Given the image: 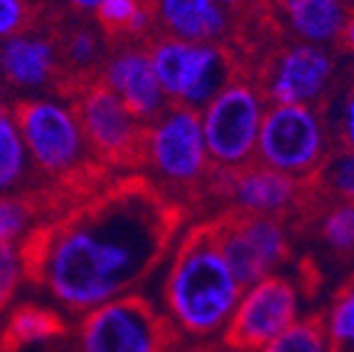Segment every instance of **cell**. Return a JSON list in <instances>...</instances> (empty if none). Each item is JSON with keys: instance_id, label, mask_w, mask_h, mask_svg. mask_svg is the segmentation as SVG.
<instances>
[{"instance_id": "6da1fadb", "label": "cell", "mask_w": 354, "mask_h": 352, "mask_svg": "<svg viewBox=\"0 0 354 352\" xmlns=\"http://www.w3.org/2000/svg\"><path fill=\"white\" fill-rule=\"evenodd\" d=\"M180 217L183 209L140 175L84 195L28 242L30 283L72 320L140 293L170 252Z\"/></svg>"}, {"instance_id": "7a4b0ae2", "label": "cell", "mask_w": 354, "mask_h": 352, "mask_svg": "<svg viewBox=\"0 0 354 352\" xmlns=\"http://www.w3.org/2000/svg\"><path fill=\"white\" fill-rule=\"evenodd\" d=\"M241 291L207 222L189 229L170 252L158 308L180 345H202L221 340Z\"/></svg>"}, {"instance_id": "3957f363", "label": "cell", "mask_w": 354, "mask_h": 352, "mask_svg": "<svg viewBox=\"0 0 354 352\" xmlns=\"http://www.w3.org/2000/svg\"><path fill=\"white\" fill-rule=\"evenodd\" d=\"M28 150L30 170L64 193L86 190L88 175H101L84 141L74 101L64 94L32 96L12 106Z\"/></svg>"}, {"instance_id": "277c9868", "label": "cell", "mask_w": 354, "mask_h": 352, "mask_svg": "<svg viewBox=\"0 0 354 352\" xmlns=\"http://www.w3.org/2000/svg\"><path fill=\"white\" fill-rule=\"evenodd\" d=\"M136 170L143 173L140 177L172 204L175 200L207 195L214 170L207 155L199 111L170 104L158 118L145 123Z\"/></svg>"}, {"instance_id": "5b68a950", "label": "cell", "mask_w": 354, "mask_h": 352, "mask_svg": "<svg viewBox=\"0 0 354 352\" xmlns=\"http://www.w3.org/2000/svg\"><path fill=\"white\" fill-rule=\"evenodd\" d=\"M69 352H180L183 345L160 308L143 293L113 298L74 318Z\"/></svg>"}, {"instance_id": "8992f818", "label": "cell", "mask_w": 354, "mask_h": 352, "mask_svg": "<svg viewBox=\"0 0 354 352\" xmlns=\"http://www.w3.org/2000/svg\"><path fill=\"white\" fill-rule=\"evenodd\" d=\"M148 47L155 79L167 104L199 111L207 101L239 74L236 57L227 44L187 42L155 35Z\"/></svg>"}, {"instance_id": "52a82bcc", "label": "cell", "mask_w": 354, "mask_h": 352, "mask_svg": "<svg viewBox=\"0 0 354 352\" xmlns=\"http://www.w3.org/2000/svg\"><path fill=\"white\" fill-rule=\"evenodd\" d=\"M268 101L259 82L236 77L199 109V123L205 136L212 170L234 173L256 163V141Z\"/></svg>"}, {"instance_id": "ba28073f", "label": "cell", "mask_w": 354, "mask_h": 352, "mask_svg": "<svg viewBox=\"0 0 354 352\" xmlns=\"http://www.w3.org/2000/svg\"><path fill=\"white\" fill-rule=\"evenodd\" d=\"M332 148L335 141L322 109L268 104L256 141V163L310 185Z\"/></svg>"}, {"instance_id": "9c48e42d", "label": "cell", "mask_w": 354, "mask_h": 352, "mask_svg": "<svg viewBox=\"0 0 354 352\" xmlns=\"http://www.w3.org/2000/svg\"><path fill=\"white\" fill-rule=\"evenodd\" d=\"M82 123L88 153L101 170H136L145 123L126 109L116 94L101 82L82 84L69 96Z\"/></svg>"}, {"instance_id": "30bf717a", "label": "cell", "mask_w": 354, "mask_h": 352, "mask_svg": "<svg viewBox=\"0 0 354 352\" xmlns=\"http://www.w3.org/2000/svg\"><path fill=\"white\" fill-rule=\"evenodd\" d=\"M303 315V288L278 271L243 288L221 345L232 352H259Z\"/></svg>"}, {"instance_id": "8fae6325", "label": "cell", "mask_w": 354, "mask_h": 352, "mask_svg": "<svg viewBox=\"0 0 354 352\" xmlns=\"http://www.w3.org/2000/svg\"><path fill=\"white\" fill-rule=\"evenodd\" d=\"M209 227L221 256L243 288L278 274L290 256V227L281 217L224 212Z\"/></svg>"}, {"instance_id": "7c38bea8", "label": "cell", "mask_w": 354, "mask_h": 352, "mask_svg": "<svg viewBox=\"0 0 354 352\" xmlns=\"http://www.w3.org/2000/svg\"><path fill=\"white\" fill-rule=\"evenodd\" d=\"M337 62L330 47L288 42L266 60L256 79L268 104L320 106L335 84Z\"/></svg>"}, {"instance_id": "4fadbf2b", "label": "cell", "mask_w": 354, "mask_h": 352, "mask_svg": "<svg viewBox=\"0 0 354 352\" xmlns=\"http://www.w3.org/2000/svg\"><path fill=\"white\" fill-rule=\"evenodd\" d=\"M207 195L224 200L234 215H259L288 220L313 195L310 185L293 180L278 170L251 163L234 173H212Z\"/></svg>"}, {"instance_id": "5bb4252c", "label": "cell", "mask_w": 354, "mask_h": 352, "mask_svg": "<svg viewBox=\"0 0 354 352\" xmlns=\"http://www.w3.org/2000/svg\"><path fill=\"white\" fill-rule=\"evenodd\" d=\"M96 82L116 94L140 123H150L170 106L155 79L145 42H123L109 52Z\"/></svg>"}, {"instance_id": "9a60e30c", "label": "cell", "mask_w": 354, "mask_h": 352, "mask_svg": "<svg viewBox=\"0 0 354 352\" xmlns=\"http://www.w3.org/2000/svg\"><path fill=\"white\" fill-rule=\"evenodd\" d=\"M0 77L17 91H39L59 84V44L39 30H22L0 42Z\"/></svg>"}, {"instance_id": "2e32d148", "label": "cell", "mask_w": 354, "mask_h": 352, "mask_svg": "<svg viewBox=\"0 0 354 352\" xmlns=\"http://www.w3.org/2000/svg\"><path fill=\"white\" fill-rule=\"evenodd\" d=\"M158 22V35L187 42L224 44L234 30V12L214 0H150Z\"/></svg>"}, {"instance_id": "e0dca14e", "label": "cell", "mask_w": 354, "mask_h": 352, "mask_svg": "<svg viewBox=\"0 0 354 352\" xmlns=\"http://www.w3.org/2000/svg\"><path fill=\"white\" fill-rule=\"evenodd\" d=\"M66 333H69V320L50 303H15L10 310H6L3 320L8 352L55 347L66 340Z\"/></svg>"}, {"instance_id": "ac0fdd59", "label": "cell", "mask_w": 354, "mask_h": 352, "mask_svg": "<svg viewBox=\"0 0 354 352\" xmlns=\"http://www.w3.org/2000/svg\"><path fill=\"white\" fill-rule=\"evenodd\" d=\"M278 17L293 35L295 42L332 47L342 37L347 25V6L327 0H276Z\"/></svg>"}, {"instance_id": "d6986e66", "label": "cell", "mask_w": 354, "mask_h": 352, "mask_svg": "<svg viewBox=\"0 0 354 352\" xmlns=\"http://www.w3.org/2000/svg\"><path fill=\"white\" fill-rule=\"evenodd\" d=\"M44 225L42 195L3 193L0 195V244L28 247L35 231Z\"/></svg>"}, {"instance_id": "ffe728a7", "label": "cell", "mask_w": 354, "mask_h": 352, "mask_svg": "<svg viewBox=\"0 0 354 352\" xmlns=\"http://www.w3.org/2000/svg\"><path fill=\"white\" fill-rule=\"evenodd\" d=\"M28 150L22 143L15 111L0 99V195L15 193L30 175Z\"/></svg>"}, {"instance_id": "44dd1931", "label": "cell", "mask_w": 354, "mask_h": 352, "mask_svg": "<svg viewBox=\"0 0 354 352\" xmlns=\"http://www.w3.org/2000/svg\"><path fill=\"white\" fill-rule=\"evenodd\" d=\"M310 190L330 202H354V150L335 146L310 182Z\"/></svg>"}, {"instance_id": "7402d4cb", "label": "cell", "mask_w": 354, "mask_h": 352, "mask_svg": "<svg viewBox=\"0 0 354 352\" xmlns=\"http://www.w3.org/2000/svg\"><path fill=\"white\" fill-rule=\"evenodd\" d=\"M320 320L332 352H354V276L337 288Z\"/></svg>"}, {"instance_id": "603a6c76", "label": "cell", "mask_w": 354, "mask_h": 352, "mask_svg": "<svg viewBox=\"0 0 354 352\" xmlns=\"http://www.w3.org/2000/svg\"><path fill=\"white\" fill-rule=\"evenodd\" d=\"M317 237L337 256L354 254V202H330L317 220Z\"/></svg>"}, {"instance_id": "cb8c5ba5", "label": "cell", "mask_w": 354, "mask_h": 352, "mask_svg": "<svg viewBox=\"0 0 354 352\" xmlns=\"http://www.w3.org/2000/svg\"><path fill=\"white\" fill-rule=\"evenodd\" d=\"M259 352H332L320 315H303Z\"/></svg>"}, {"instance_id": "d4e9b609", "label": "cell", "mask_w": 354, "mask_h": 352, "mask_svg": "<svg viewBox=\"0 0 354 352\" xmlns=\"http://www.w3.org/2000/svg\"><path fill=\"white\" fill-rule=\"evenodd\" d=\"M30 283L28 249L15 244H0V313L17 303L22 288Z\"/></svg>"}, {"instance_id": "484cf974", "label": "cell", "mask_w": 354, "mask_h": 352, "mask_svg": "<svg viewBox=\"0 0 354 352\" xmlns=\"http://www.w3.org/2000/svg\"><path fill=\"white\" fill-rule=\"evenodd\" d=\"M145 3L148 0H104L94 12L96 28L101 30L104 37H123V42H126L128 30H131L133 20H136V15H138Z\"/></svg>"}, {"instance_id": "4316f807", "label": "cell", "mask_w": 354, "mask_h": 352, "mask_svg": "<svg viewBox=\"0 0 354 352\" xmlns=\"http://www.w3.org/2000/svg\"><path fill=\"white\" fill-rule=\"evenodd\" d=\"M327 123H330L335 146L354 150V84L342 94V99L337 101L335 116H327Z\"/></svg>"}, {"instance_id": "83f0119b", "label": "cell", "mask_w": 354, "mask_h": 352, "mask_svg": "<svg viewBox=\"0 0 354 352\" xmlns=\"http://www.w3.org/2000/svg\"><path fill=\"white\" fill-rule=\"evenodd\" d=\"M35 6L30 0H0V42L32 28Z\"/></svg>"}, {"instance_id": "f1b7e54d", "label": "cell", "mask_w": 354, "mask_h": 352, "mask_svg": "<svg viewBox=\"0 0 354 352\" xmlns=\"http://www.w3.org/2000/svg\"><path fill=\"white\" fill-rule=\"evenodd\" d=\"M101 3H104V0H64V6L69 8V10L82 12V15L84 12H91V15H94Z\"/></svg>"}, {"instance_id": "f546056e", "label": "cell", "mask_w": 354, "mask_h": 352, "mask_svg": "<svg viewBox=\"0 0 354 352\" xmlns=\"http://www.w3.org/2000/svg\"><path fill=\"white\" fill-rule=\"evenodd\" d=\"M339 42H342V47L349 52V55L354 57V10L349 12V17H347V25H344V30H342V37H339Z\"/></svg>"}, {"instance_id": "4dcf8cb0", "label": "cell", "mask_w": 354, "mask_h": 352, "mask_svg": "<svg viewBox=\"0 0 354 352\" xmlns=\"http://www.w3.org/2000/svg\"><path fill=\"white\" fill-rule=\"evenodd\" d=\"M216 6L219 8H224V10H229V12H234L236 10V8H241L243 3H246V0H214Z\"/></svg>"}, {"instance_id": "1f68e13d", "label": "cell", "mask_w": 354, "mask_h": 352, "mask_svg": "<svg viewBox=\"0 0 354 352\" xmlns=\"http://www.w3.org/2000/svg\"><path fill=\"white\" fill-rule=\"evenodd\" d=\"M0 352H8L6 350V335H3V323H0Z\"/></svg>"}, {"instance_id": "d6a6232c", "label": "cell", "mask_w": 354, "mask_h": 352, "mask_svg": "<svg viewBox=\"0 0 354 352\" xmlns=\"http://www.w3.org/2000/svg\"><path fill=\"white\" fill-rule=\"evenodd\" d=\"M180 352H212V350H202V347H192V350H180Z\"/></svg>"}, {"instance_id": "836d02e7", "label": "cell", "mask_w": 354, "mask_h": 352, "mask_svg": "<svg viewBox=\"0 0 354 352\" xmlns=\"http://www.w3.org/2000/svg\"><path fill=\"white\" fill-rule=\"evenodd\" d=\"M327 3H337V6H344V0H327Z\"/></svg>"}, {"instance_id": "e575fe53", "label": "cell", "mask_w": 354, "mask_h": 352, "mask_svg": "<svg viewBox=\"0 0 354 352\" xmlns=\"http://www.w3.org/2000/svg\"><path fill=\"white\" fill-rule=\"evenodd\" d=\"M30 3H32V6H35V3H37V0H30Z\"/></svg>"}]
</instances>
